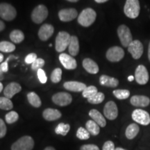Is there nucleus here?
<instances>
[{"instance_id":"obj_11","label":"nucleus","mask_w":150,"mask_h":150,"mask_svg":"<svg viewBox=\"0 0 150 150\" xmlns=\"http://www.w3.org/2000/svg\"><path fill=\"white\" fill-rule=\"evenodd\" d=\"M52 101L54 104L61 106H65L70 104L72 101V97L70 94L67 93H58L52 96Z\"/></svg>"},{"instance_id":"obj_12","label":"nucleus","mask_w":150,"mask_h":150,"mask_svg":"<svg viewBox=\"0 0 150 150\" xmlns=\"http://www.w3.org/2000/svg\"><path fill=\"white\" fill-rule=\"evenodd\" d=\"M127 48L131 56L136 60L139 59L143 54V45L138 40H133Z\"/></svg>"},{"instance_id":"obj_53","label":"nucleus","mask_w":150,"mask_h":150,"mask_svg":"<svg viewBox=\"0 0 150 150\" xmlns=\"http://www.w3.org/2000/svg\"><path fill=\"white\" fill-rule=\"evenodd\" d=\"M67 1H70V2H77V1H79V0H67Z\"/></svg>"},{"instance_id":"obj_24","label":"nucleus","mask_w":150,"mask_h":150,"mask_svg":"<svg viewBox=\"0 0 150 150\" xmlns=\"http://www.w3.org/2000/svg\"><path fill=\"white\" fill-rule=\"evenodd\" d=\"M68 50L71 56H76L78 55L79 52V43L78 38L76 36L72 35L70 37Z\"/></svg>"},{"instance_id":"obj_9","label":"nucleus","mask_w":150,"mask_h":150,"mask_svg":"<svg viewBox=\"0 0 150 150\" xmlns=\"http://www.w3.org/2000/svg\"><path fill=\"white\" fill-rule=\"evenodd\" d=\"M132 119L140 125L147 126L150 124V115L147 111L142 109L134 110L131 115Z\"/></svg>"},{"instance_id":"obj_41","label":"nucleus","mask_w":150,"mask_h":150,"mask_svg":"<svg viewBox=\"0 0 150 150\" xmlns=\"http://www.w3.org/2000/svg\"><path fill=\"white\" fill-rule=\"evenodd\" d=\"M6 126L2 119L0 118V138H2L6 134Z\"/></svg>"},{"instance_id":"obj_49","label":"nucleus","mask_w":150,"mask_h":150,"mask_svg":"<svg viewBox=\"0 0 150 150\" xmlns=\"http://www.w3.org/2000/svg\"><path fill=\"white\" fill-rule=\"evenodd\" d=\"M148 59L150 62V42L149 43V47H148Z\"/></svg>"},{"instance_id":"obj_22","label":"nucleus","mask_w":150,"mask_h":150,"mask_svg":"<svg viewBox=\"0 0 150 150\" xmlns=\"http://www.w3.org/2000/svg\"><path fill=\"white\" fill-rule=\"evenodd\" d=\"M99 83L101 85L109 88H115L119 84V81L117 79L111 77L108 75H102L99 78Z\"/></svg>"},{"instance_id":"obj_26","label":"nucleus","mask_w":150,"mask_h":150,"mask_svg":"<svg viewBox=\"0 0 150 150\" xmlns=\"http://www.w3.org/2000/svg\"><path fill=\"white\" fill-rule=\"evenodd\" d=\"M86 127L87 131L90 133V134L93 135V136H97L99 134L100 129L99 126L95 121L88 120L86 124Z\"/></svg>"},{"instance_id":"obj_20","label":"nucleus","mask_w":150,"mask_h":150,"mask_svg":"<svg viewBox=\"0 0 150 150\" xmlns=\"http://www.w3.org/2000/svg\"><path fill=\"white\" fill-rule=\"evenodd\" d=\"M89 115L93 121H95L99 127H104L106 125V121L103 115L100 112L96 109H92L90 110Z\"/></svg>"},{"instance_id":"obj_25","label":"nucleus","mask_w":150,"mask_h":150,"mask_svg":"<svg viewBox=\"0 0 150 150\" xmlns=\"http://www.w3.org/2000/svg\"><path fill=\"white\" fill-rule=\"evenodd\" d=\"M140 131V128L137 124L133 123L129 125L125 131V136L128 139L132 140L138 135Z\"/></svg>"},{"instance_id":"obj_4","label":"nucleus","mask_w":150,"mask_h":150,"mask_svg":"<svg viewBox=\"0 0 150 150\" xmlns=\"http://www.w3.org/2000/svg\"><path fill=\"white\" fill-rule=\"evenodd\" d=\"M117 35L122 45L125 47H128L133 41V37L129 28L127 26L122 24L117 29Z\"/></svg>"},{"instance_id":"obj_18","label":"nucleus","mask_w":150,"mask_h":150,"mask_svg":"<svg viewBox=\"0 0 150 150\" xmlns=\"http://www.w3.org/2000/svg\"><path fill=\"white\" fill-rule=\"evenodd\" d=\"M22 90V87L20 84L18 83H15V82H12V83H9L7 85L6 87L4 90V96L7 98L11 99L16 95L17 93H20Z\"/></svg>"},{"instance_id":"obj_33","label":"nucleus","mask_w":150,"mask_h":150,"mask_svg":"<svg viewBox=\"0 0 150 150\" xmlns=\"http://www.w3.org/2000/svg\"><path fill=\"white\" fill-rule=\"evenodd\" d=\"M112 93L118 99H126L130 96V92L128 90H115Z\"/></svg>"},{"instance_id":"obj_13","label":"nucleus","mask_w":150,"mask_h":150,"mask_svg":"<svg viewBox=\"0 0 150 150\" xmlns=\"http://www.w3.org/2000/svg\"><path fill=\"white\" fill-rule=\"evenodd\" d=\"M104 114L107 119L113 120L118 115V109L116 104L112 101L106 103L104 108Z\"/></svg>"},{"instance_id":"obj_46","label":"nucleus","mask_w":150,"mask_h":150,"mask_svg":"<svg viewBox=\"0 0 150 150\" xmlns=\"http://www.w3.org/2000/svg\"><path fill=\"white\" fill-rule=\"evenodd\" d=\"M4 78V72L1 70V67H0V81L3 80Z\"/></svg>"},{"instance_id":"obj_43","label":"nucleus","mask_w":150,"mask_h":150,"mask_svg":"<svg viewBox=\"0 0 150 150\" xmlns=\"http://www.w3.org/2000/svg\"><path fill=\"white\" fill-rule=\"evenodd\" d=\"M102 150H115V145L112 141L108 140L104 144L102 147Z\"/></svg>"},{"instance_id":"obj_19","label":"nucleus","mask_w":150,"mask_h":150,"mask_svg":"<svg viewBox=\"0 0 150 150\" xmlns=\"http://www.w3.org/2000/svg\"><path fill=\"white\" fill-rule=\"evenodd\" d=\"M63 86L67 91L72 92H83L87 87L85 83L79 81H67L64 83Z\"/></svg>"},{"instance_id":"obj_5","label":"nucleus","mask_w":150,"mask_h":150,"mask_svg":"<svg viewBox=\"0 0 150 150\" xmlns=\"http://www.w3.org/2000/svg\"><path fill=\"white\" fill-rule=\"evenodd\" d=\"M70 35L65 31L58 33L56 38V50L58 52H63L68 47L70 40Z\"/></svg>"},{"instance_id":"obj_30","label":"nucleus","mask_w":150,"mask_h":150,"mask_svg":"<svg viewBox=\"0 0 150 150\" xmlns=\"http://www.w3.org/2000/svg\"><path fill=\"white\" fill-rule=\"evenodd\" d=\"M70 129V126L69 124H64V123H60L58 125V126L56 127L55 132L56 134H60L62 136H65L67 134Z\"/></svg>"},{"instance_id":"obj_7","label":"nucleus","mask_w":150,"mask_h":150,"mask_svg":"<svg viewBox=\"0 0 150 150\" xmlns=\"http://www.w3.org/2000/svg\"><path fill=\"white\" fill-rule=\"evenodd\" d=\"M48 16V9L44 5H39L33 9L31 13V19L35 23L40 24Z\"/></svg>"},{"instance_id":"obj_34","label":"nucleus","mask_w":150,"mask_h":150,"mask_svg":"<svg viewBox=\"0 0 150 150\" xmlns=\"http://www.w3.org/2000/svg\"><path fill=\"white\" fill-rule=\"evenodd\" d=\"M97 93H98V91H97V88L95 86H90L88 87H86L85 90L82 92V95H83V97L88 99Z\"/></svg>"},{"instance_id":"obj_37","label":"nucleus","mask_w":150,"mask_h":150,"mask_svg":"<svg viewBox=\"0 0 150 150\" xmlns=\"http://www.w3.org/2000/svg\"><path fill=\"white\" fill-rule=\"evenodd\" d=\"M19 115L16 111H11L6 115V122L8 124H13L18 121Z\"/></svg>"},{"instance_id":"obj_1","label":"nucleus","mask_w":150,"mask_h":150,"mask_svg":"<svg viewBox=\"0 0 150 150\" xmlns=\"http://www.w3.org/2000/svg\"><path fill=\"white\" fill-rule=\"evenodd\" d=\"M96 18V12L93 8H87L82 11L79 16L78 22L84 27H88L95 22Z\"/></svg>"},{"instance_id":"obj_45","label":"nucleus","mask_w":150,"mask_h":150,"mask_svg":"<svg viewBox=\"0 0 150 150\" xmlns=\"http://www.w3.org/2000/svg\"><path fill=\"white\" fill-rule=\"evenodd\" d=\"M4 28H5L4 23L2 21H1V20H0V31H3V30L4 29Z\"/></svg>"},{"instance_id":"obj_31","label":"nucleus","mask_w":150,"mask_h":150,"mask_svg":"<svg viewBox=\"0 0 150 150\" xmlns=\"http://www.w3.org/2000/svg\"><path fill=\"white\" fill-rule=\"evenodd\" d=\"M13 107V104L11 99L6 97H0V109L11 110Z\"/></svg>"},{"instance_id":"obj_40","label":"nucleus","mask_w":150,"mask_h":150,"mask_svg":"<svg viewBox=\"0 0 150 150\" xmlns=\"http://www.w3.org/2000/svg\"><path fill=\"white\" fill-rule=\"evenodd\" d=\"M38 76L41 83H45L47 82V76L45 71L42 69L38 70Z\"/></svg>"},{"instance_id":"obj_35","label":"nucleus","mask_w":150,"mask_h":150,"mask_svg":"<svg viewBox=\"0 0 150 150\" xmlns=\"http://www.w3.org/2000/svg\"><path fill=\"white\" fill-rule=\"evenodd\" d=\"M90 133L87 131V129L79 127L76 132V137L80 140H88L90 138Z\"/></svg>"},{"instance_id":"obj_14","label":"nucleus","mask_w":150,"mask_h":150,"mask_svg":"<svg viewBox=\"0 0 150 150\" xmlns=\"http://www.w3.org/2000/svg\"><path fill=\"white\" fill-rule=\"evenodd\" d=\"M59 60L63 66L67 70H74L77 67V63L72 56L63 53L59 56Z\"/></svg>"},{"instance_id":"obj_6","label":"nucleus","mask_w":150,"mask_h":150,"mask_svg":"<svg viewBox=\"0 0 150 150\" xmlns=\"http://www.w3.org/2000/svg\"><path fill=\"white\" fill-rule=\"evenodd\" d=\"M17 16L16 8L7 3L0 4V17L6 21L14 20Z\"/></svg>"},{"instance_id":"obj_3","label":"nucleus","mask_w":150,"mask_h":150,"mask_svg":"<svg viewBox=\"0 0 150 150\" xmlns=\"http://www.w3.org/2000/svg\"><path fill=\"white\" fill-rule=\"evenodd\" d=\"M34 141L31 136H25L19 138L11 146V150H32Z\"/></svg>"},{"instance_id":"obj_38","label":"nucleus","mask_w":150,"mask_h":150,"mask_svg":"<svg viewBox=\"0 0 150 150\" xmlns=\"http://www.w3.org/2000/svg\"><path fill=\"white\" fill-rule=\"evenodd\" d=\"M45 65V61L42 59H37L31 64V69L33 70H38L42 69V67Z\"/></svg>"},{"instance_id":"obj_29","label":"nucleus","mask_w":150,"mask_h":150,"mask_svg":"<svg viewBox=\"0 0 150 150\" xmlns=\"http://www.w3.org/2000/svg\"><path fill=\"white\" fill-rule=\"evenodd\" d=\"M16 50V46L8 41H1L0 42V51L5 53H10Z\"/></svg>"},{"instance_id":"obj_42","label":"nucleus","mask_w":150,"mask_h":150,"mask_svg":"<svg viewBox=\"0 0 150 150\" xmlns=\"http://www.w3.org/2000/svg\"><path fill=\"white\" fill-rule=\"evenodd\" d=\"M36 59H37L36 54L34 53H31V54H29L27 56H26L25 60H24V61H25V63H27V64H32L33 62H34Z\"/></svg>"},{"instance_id":"obj_27","label":"nucleus","mask_w":150,"mask_h":150,"mask_svg":"<svg viewBox=\"0 0 150 150\" xmlns=\"http://www.w3.org/2000/svg\"><path fill=\"white\" fill-rule=\"evenodd\" d=\"M27 99L29 104H31V106H33V107L38 108L40 107L41 104H42L40 97H39L38 95L35 93H34V92H31V93H28Z\"/></svg>"},{"instance_id":"obj_36","label":"nucleus","mask_w":150,"mask_h":150,"mask_svg":"<svg viewBox=\"0 0 150 150\" xmlns=\"http://www.w3.org/2000/svg\"><path fill=\"white\" fill-rule=\"evenodd\" d=\"M62 76V70L61 68H56L53 70L51 74V80L54 83H59L61 80Z\"/></svg>"},{"instance_id":"obj_44","label":"nucleus","mask_w":150,"mask_h":150,"mask_svg":"<svg viewBox=\"0 0 150 150\" xmlns=\"http://www.w3.org/2000/svg\"><path fill=\"white\" fill-rule=\"evenodd\" d=\"M80 150H99V149L97 145L89 144V145H84L81 146Z\"/></svg>"},{"instance_id":"obj_17","label":"nucleus","mask_w":150,"mask_h":150,"mask_svg":"<svg viewBox=\"0 0 150 150\" xmlns=\"http://www.w3.org/2000/svg\"><path fill=\"white\" fill-rule=\"evenodd\" d=\"M131 105L136 107H146L150 103V99L145 95H134L130 99Z\"/></svg>"},{"instance_id":"obj_54","label":"nucleus","mask_w":150,"mask_h":150,"mask_svg":"<svg viewBox=\"0 0 150 150\" xmlns=\"http://www.w3.org/2000/svg\"><path fill=\"white\" fill-rule=\"evenodd\" d=\"M115 150H126V149H123V148H121V147H117L115 149Z\"/></svg>"},{"instance_id":"obj_47","label":"nucleus","mask_w":150,"mask_h":150,"mask_svg":"<svg viewBox=\"0 0 150 150\" xmlns=\"http://www.w3.org/2000/svg\"><path fill=\"white\" fill-rule=\"evenodd\" d=\"M95 1H96L97 3H99V4H102V3L106 2V1H108V0H95Z\"/></svg>"},{"instance_id":"obj_23","label":"nucleus","mask_w":150,"mask_h":150,"mask_svg":"<svg viewBox=\"0 0 150 150\" xmlns=\"http://www.w3.org/2000/svg\"><path fill=\"white\" fill-rule=\"evenodd\" d=\"M83 67L90 74H97L99 72L98 65L93 60L91 59H85L83 61Z\"/></svg>"},{"instance_id":"obj_39","label":"nucleus","mask_w":150,"mask_h":150,"mask_svg":"<svg viewBox=\"0 0 150 150\" xmlns=\"http://www.w3.org/2000/svg\"><path fill=\"white\" fill-rule=\"evenodd\" d=\"M16 58V56H13V55H11L9 56L8 58H7L6 60L4 62H3V63H1V64L0 65V67H1V70L3 71L4 72H7L8 70V62L10 61L11 59H15Z\"/></svg>"},{"instance_id":"obj_50","label":"nucleus","mask_w":150,"mask_h":150,"mask_svg":"<svg viewBox=\"0 0 150 150\" xmlns=\"http://www.w3.org/2000/svg\"><path fill=\"white\" fill-rule=\"evenodd\" d=\"M44 150H56V149L52 147H46Z\"/></svg>"},{"instance_id":"obj_15","label":"nucleus","mask_w":150,"mask_h":150,"mask_svg":"<svg viewBox=\"0 0 150 150\" xmlns=\"http://www.w3.org/2000/svg\"><path fill=\"white\" fill-rule=\"evenodd\" d=\"M78 13L74 8L62 9L59 11V17L62 22H70L77 17Z\"/></svg>"},{"instance_id":"obj_16","label":"nucleus","mask_w":150,"mask_h":150,"mask_svg":"<svg viewBox=\"0 0 150 150\" xmlns=\"http://www.w3.org/2000/svg\"><path fill=\"white\" fill-rule=\"evenodd\" d=\"M54 28L51 24H45L40 28L38 31V36L42 41L47 40L53 35Z\"/></svg>"},{"instance_id":"obj_10","label":"nucleus","mask_w":150,"mask_h":150,"mask_svg":"<svg viewBox=\"0 0 150 150\" xmlns=\"http://www.w3.org/2000/svg\"><path fill=\"white\" fill-rule=\"evenodd\" d=\"M135 79L140 85H145L149 81V73L145 66L138 65L135 71Z\"/></svg>"},{"instance_id":"obj_8","label":"nucleus","mask_w":150,"mask_h":150,"mask_svg":"<svg viewBox=\"0 0 150 150\" xmlns=\"http://www.w3.org/2000/svg\"><path fill=\"white\" fill-rule=\"evenodd\" d=\"M106 56V59L110 62H119L125 56V51L120 47L114 46L108 49Z\"/></svg>"},{"instance_id":"obj_28","label":"nucleus","mask_w":150,"mask_h":150,"mask_svg":"<svg viewBox=\"0 0 150 150\" xmlns=\"http://www.w3.org/2000/svg\"><path fill=\"white\" fill-rule=\"evenodd\" d=\"M10 38L15 43H20L24 40V35L20 30H13L11 33Z\"/></svg>"},{"instance_id":"obj_32","label":"nucleus","mask_w":150,"mask_h":150,"mask_svg":"<svg viewBox=\"0 0 150 150\" xmlns=\"http://www.w3.org/2000/svg\"><path fill=\"white\" fill-rule=\"evenodd\" d=\"M104 98L105 96L104 93H101V92H98L95 95H93V97L88 99V102L93 104H98L102 103L104 100Z\"/></svg>"},{"instance_id":"obj_21","label":"nucleus","mask_w":150,"mask_h":150,"mask_svg":"<svg viewBox=\"0 0 150 150\" xmlns=\"http://www.w3.org/2000/svg\"><path fill=\"white\" fill-rule=\"evenodd\" d=\"M43 117L47 121H54L61 117V112L57 109L54 108H47L42 113Z\"/></svg>"},{"instance_id":"obj_51","label":"nucleus","mask_w":150,"mask_h":150,"mask_svg":"<svg viewBox=\"0 0 150 150\" xmlns=\"http://www.w3.org/2000/svg\"><path fill=\"white\" fill-rule=\"evenodd\" d=\"M3 60H4V55L2 54H0V63L2 62Z\"/></svg>"},{"instance_id":"obj_48","label":"nucleus","mask_w":150,"mask_h":150,"mask_svg":"<svg viewBox=\"0 0 150 150\" xmlns=\"http://www.w3.org/2000/svg\"><path fill=\"white\" fill-rule=\"evenodd\" d=\"M134 79H135V76H132V75H131V76H129L128 80H129V81H133Z\"/></svg>"},{"instance_id":"obj_2","label":"nucleus","mask_w":150,"mask_h":150,"mask_svg":"<svg viewBox=\"0 0 150 150\" xmlns=\"http://www.w3.org/2000/svg\"><path fill=\"white\" fill-rule=\"evenodd\" d=\"M140 6L138 0H127L124 7L125 16L131 19L138 18L140 14Z\"/></svg>"},{"instance_id":"obj_52","label":"nucleus","mask_w":150,"mask_h":150,"mask_svg":"<svg viewBox=\"0 0 150 150\" xmlns=\"http://www.w3.org/2000/svg\"><path fill=\"white\" fill-rule=\"evenodd\" d=\"M2 90H3V85H2V83L0 82V93L2 91Z\"/></svg>"}]
</instances>
